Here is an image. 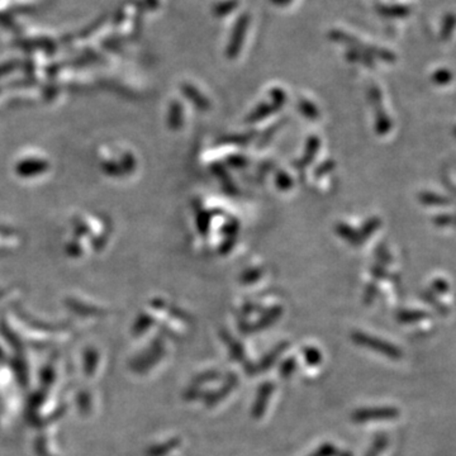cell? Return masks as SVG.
Segmentation results:
<instances>
[{"mask_svg": "<svg viewBox=\"0 0 456 456\" xmlns=\"http://www.w3.org/2000/svg\"><path fill=\"white\" fill-rule=\"evenodd\" d=\"M354 340H356V342H359L361 345L367 346V348H370L372 350H375V351H379L381 354H386V356H389L392 359L400 357V351H399L398 348H394L388 342L381 341V340L364 335V334H356L354 336Z\"/></svg>", "mask_w": 456, "mask_h": 456, "instance_id": "1", "label": "cell"}, {"mask_svg": "<svg viewBox=\"0 0 456 456\" xmlns=\"http://www.w3.org/2000/svg\"><path fill=\"white\" fill-rule=\"evenodd\" d=\"M397 417V411L394 408H376V410H361L354 414L355 421L364 422L370 419H388Z\"/></svg>", "mask_w": 456, "mask_h": 456, "instance_id": "2", "label": "cell"}, {"mask_svg": "<svg viewBox=\"0 0 456 456\" xmlns=\"http://www.w3.org/2000/svg\"><path fill=\"white\" fill-rule=\"evenodd\" d=\"M272 110H275V108L270 107L269 104H266V103H261L260 104L259 107L256 108L255 110H253V113L250 114L248 117H247V120L251 123V122H258V120H262V118H265V117H267L269 114L272 113Z\"/></svg>", "mask_w": 456, "mask_h": 456, "instance_id": "5", "label": "cell"}, {"mask_svg": "<svg viewBox=\"0 0 456 456\" xmlns=\"http://www.w3.org/2000/svg\"><path fill=\"white\" fill-rule=\"evenodd\" d=\"M419 199L424 204H429V205H445V204H449L448 199H445L441 196L432 194V193H422L419 196Z\"/></svg>", "mask_w": 456, "mask_h": 456, "instance_id": "6", "label": "cell"}, {"mask_svg": "<svg viewBox=\"0 0 456 456\" xmlns=\"http://www.w3.org/2000/svg\"><path fill=\"white\" fill-rule=\"evenodd\" d=\"M278 185L281 189H288L291 186V179L286 174H279Z\"/></svg>", "mask_w": 456, "mask_h": 456, "instance_id": "9", "label": "cell"}, {"mask_svg": "<svg viewBox=\"0 0 456 456\" xmlns=\"http://www.w3.org/2000/svg\"><path fill=\"white\" fill-rule=\"evenodd\" d=\"M379 218H376V217L370 218V220H369V221L365 223V226L361 228L360 232H359V234H360L361 239H362V241L367 240V237H369L370 234H373L374 231H376V229L379 228Z\"/></svg>", "mask_w": 456, "mask_h": 456, "instance_id": "8", "label": "cell"}, {"mask_svg": "<svg viewBox=\"0 0 456 456\" xmlns=\"http://www.w3.org/2000/svg\"><path fill=\"white\" fill-rule=\"evenodd\" d=\"M229 161H232V163H229V164L234 165V166H241V165H243V160L240 158H229Z\"/></svg>", "mask_w": 456, "mask_h": 456, "instance_id": "13", "label": "cell"}, {"mask_svg": "<svg viewBox=\"0 0 456 456\" xmlns=\"http://www.w3.org/2000/svg\"><path fill=\"white\" fill-rule=\"evenodd\" d=\"M260 277V272H258V270H251V272H248V275H245L243 278H242V280H245V281H253V280H256V279L259 278Z\"/></svg>", "mask_w": 456, "mask_h": 456, "instance_id": "11", "label": "cell"}, {"mask_svg": "<svg viewBox=\"0 0 456 456\" xmlns=\"http://www.w3.org/2000/svg\"><path fill=\"white\" fill-rule=\"evenodd\" d=\"M299 110H300V113L303 114L304 117H307L310 120L318 118V110H317L316 106L312 104L310 101H300Z\"/></svg>", "mask_w": 456, "mask_h": 456, "instance_id": "7", "label": "cell"}, {"mask_svg": "<svg viewBox=\"0 0 456 456\" xmlns=\"http://www.w3.org/2000/svg\"><path fill=\"white\" fill-rule=\"evenodd\" d=\"M334 448L332 446H329V445H326V446H323V448H321V449L318 450L317 451L316 454H313L312 456H329V455H332L334 454Z\"/></svg>", "mask_w": 456, "mask_h": 456, "instance_id": "10", "label": "cell"}, {"mask_svg": "<svg viewBox=\"0 0 456 456\" xmlns=\"http://www.w3.org/2000/svg\"><path fill=\"white\" fill-rule=\"evenodd\" d=\"M319 147V139L317 137H310L307 144V153L304 155L303 158L300 161H298L296 166L298 169H303L307 165L310 164V160L316 156L317 150Z\"/></svg>", "mask_w": 456, "mask_h": 456, "instance_id": "3", "label": "cell"}, {"mask_svg": "<svg viewBox=\"0 0 456 456\" xmlns=\"http://www.w3.org/2000/svg\"><path fill=\"white\" fill-rule=\"evenodd\" d=\"M336 228L342 239L348 241L351 245H360V242H362L360 234L355 232L354 229L348 224H338Z\"/></svg>", "mask_w": 456, "mask_h": 456, "instance_id": "4", "label": "cell"}, {"mask_svg": "<svg viewBox=\"0 0 456 456\" xmlns=\"http://www.w3.org/2000/svg\"><path fill=\"white\" fill-rule=\"evenodd\" d=\"M441 221V226H446V224H450L451 223V217H449V215H443V217H440V218H436L435 220V222H440Z\"/></svg>", "mask_w": 456, "mask_h": 456, "instance_id": "12", "label": "cell"}]
</instances>
